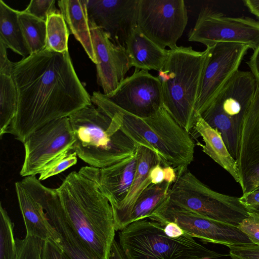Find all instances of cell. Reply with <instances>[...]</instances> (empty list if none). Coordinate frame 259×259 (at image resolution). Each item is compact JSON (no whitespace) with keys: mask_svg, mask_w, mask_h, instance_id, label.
Returning <instances> with one entry per match:
<instances>
[{"mask_svg":"<svg viewBox=\"0 0 259 259\" xmlns=\"http://www.w3.org/2000/svg\"><path fill=\"white\" fill-rule=\"evenodd\" d=\"M194 129L202 137L204 145L202 151L225 169L239 183L236 161L229 153L222 135L210 126L199 115L197 114Z\"/></svg>","mask_w":259,"mask_h":259,"instance_id":"cell-24","label":"cell"},{"mask_svg":"<svg viewBox=\"0 0 259 259\" xmlns=\"http://www.w3.org/2000/svg\"><path fill=\"white\" fill-rule=\"evenodd\" d=\"M92 103L115 120L136 145L155 152L161 164L177 172L187 169L193 161L194 143L189 133L180 125L164 106L153 114L139 117L118 108L94 92Z\"/></svg>","mask_w":259,"mask_h":259,"instance_id":"cell-3","label":"cell"},{"mask_svg":"<svg viewBox=\"0 0 259 259\" xmlns=\"http://www.w3.org/2000/svg\"><path fill=\"white\" fill-rule=\"evenodd\" d=\"M257 189H259V187H258ZM255 190H256V189H255Z\"/></svg>","mask_w":259,"mask_h":259,"instance_id":"cell-47","label":"cell"},{"mask_svg":"<svg viewBox=\"0 0 259 259\" xmlns=\"http://www.w3.org/2000/svg\"><path fill=\"white\" fill-rule=\"evenodd\" d=\"M75 143L69 117L53 120L32 133L24 142L22 177L35 176L53 160L73 151Z\"/></svg>","mask_w":259,"mask_h":259,"instance_id":"cell-11","label":"cell"},{"mask_svg":"<svg viewBox=\"0 0 259 259\" xmlns=\"http://www.w3.org/2000/svg\"><path fill=\"white\" fill-rule=\"evenodd\" d=\"M171 185L164 182L159 184H151L147 187L133 206L127 226L134 222L151 218L167 200Z\"/></svg>","mask_w":259,"mask_h":259,"instance_id":"cell-26","label":"cell"},{"mask_svg":"<svg viewBox=\"0 0 259 259\" xmlns=\"http://www.w3.org/2000/svg\"><path fill=\"white\" fill-rule=\"evenodd\" d=\"M207 59L203 71L195 106L200 115L228 80L239 70L249 47L244 44L219 42L206 47Z\"/></svg>","mask_w":259,"mask_h":259,"instance_id":"cell-13","label":"cell"},{"mask_svg":"<svg viewBox=\"0 0 259 259\" xmlns=\"http://www.w3.org/2000/svg\"><path fill=\"white\" fill-rule=\"evenodd\" d=\"M137 166L136 153L106 167L99 168L85 166L81 167L78 171L97 184L113 209L127 195L135 178Z\"/></svg>","mask_w":259,"mask_h":259,"instance_id":"cell-19","label":"cell"},{"mask_svg":"<svg viewBox=\"0 0 259 259\" xmlns=\"http://www.w3.org/2000/svg\"><path fill=\"white\" fill-rule=\"evenodd\" d=\"M77 156L75 152L64 154L51 162L39 174L38 180H45L76 164Z\"/></svg>","mask_w":259,"mask_h":259,"instance_id":"cell-32","label":"cell"},{"mask_svg":"<svg viewBox=\"0 0 259 259\" xmlns=\"http://www.w3.org/2000/svg\"><path fill=\"white\" fill-rule=\"evenodd\" d=\"M124 47L131 67L147 71H159L169 53L145 36L137 25L129 33Z\"/></svg>","mask_w":259,"mask_h":259,"instance_id":"cell-22","label":"cell"},{"mask_svg":"<svg viewBox=\"0 0 259 259\" xmlns=\"http://www.w3.org/2000/svg\"><path fill=\"white\" fill-rule=\"evenodd\" d=\"M164 169L165 171L164 182L172 184L176 181L177 177L176 169L171 166H164Z\"/></svg>","mask_w":259,"mask_h":259,"instance_id":"cell-43","label":"cell"},{"mask_svg":"<svg viewBox=\"0 0 259 259\" xmlns=\"http://www.w3.org/2000/svg\"><path fill=\"white\" fill-rule=\"evenodd\" d=\"M18 93L13 76L0 74V137L8 133L18 108Z\"/></svg>","mask_w":259,"mask_h":259,"instance_id":"cell-27","label":"cell"},{"mask_svg":"<svg viewBox=\"0 0 259 259\" xmlns=\"http://www.w3.org/2000/svg\"><path fill=\"white\" fill-rule=\"evenodd\" d=\"M18 19L30 54L44 50L47 44L46 22L24 11H19Z\"/></svg>","mask_w":259,"mask_h":259,"instance_id":"cell-28","label":"cell"},{"mask_svg":"<svg viewBox=\"0 0 259 259\" xmlns=\"http://www.w3.org/2000/svg\"><path fill=\"white\" fill-rule=\"evenodd\" d=\"M177 172L168 201L208 219L235 227L249 215L239 197L216 192L200 181L188 168Z\"/></svg>","mask_w":259,"mask_h":259,"instance_id":"cell-7","label":"cell"},{"mask_svg":"<svg viewBox=\"0 0 259 259\" xmlns=\"http://www.w3.org/2000/svg\"><path fill=\"white\" fill-rule=\"evenodd\" d=\"M44 240L26 235L22 239L16 238V259H42Z\"/></svg>","mask_w":259,"mask_h":259,"instance_id":"cell-31","label":"cell"},{"mask_svg":"<svg viewBox=\"0 0 259 259\" xmlns=\"http://www.w3.org/2000/svg\"><path fill=\"white\" fill-rule=\"evenodd\" d=\"M228 247L232 259H259V246L252 243L230 245Z\"/></svg>","mask_w":259,"mask_h":259,"instance_id":"cell-35","label":"cell"},{"mask_svg":"<svg viewBox=\"0 0 259 259\" xmlns=\"http://www.w3.org/2000/svg\"><path fill=\"white\" fill-rule=\"evenodd\" d=\"M150 219L177 224L189 235L227 246L252 243L237 227L215 221L172 204L168 199Z\"/></svg>","mask_w":259,"mask_h":259,"instance_id":"cell-12","label":"cell"},{"mask_svg":"<svg viewBox=\"0 0 259 259\" xmlns=\"http://www.w3.org/2000/svg\"><path fill=\"white\" fill-rule=\"evenodd\" d=\"M40 183L35 176L25 177L15 183V189L26 235L45 241L53 239L55 230L49 220L41 200Z\"/></svg>","mask_w":259,"mask_h":259,"instance_id":"cell-18","label":"cell"},{"mask_svg":"<svg viewBox=\"0 0 259 259\" xmlns=\"http://www.w3.org/2000/svg\"><path fill=\"white\" fill-rule=\"evenodd\" d=\"M137 166L134 180L126 198L113 209L115 230L120 231L126 227L127 221L137 200L150 185L149 172L155 165L161 163L157 154L142 146L137 147Z\"/></svg>","mask_w":259,"mask_h":259,"instance_id":"cell-21","label":"cell"},{"mask_svg":"<svg viewBox=\"0 0 259 259\" xmlns=\"http://www.w3.org/2000/svg\"><path fill=\"white\" fill-rule=\"evenodd\" d=\"M19 11L0 0V41L23 58L30 54L18 19Z\"/></svg>","mask_w":259,"mask_h":259,"instance_id":"cell-25","label":"cell"},{"mask_svg":"<svg viewBox=\"0 0 259 259\" xmlns=\"http://www.w3.org/2000/svg\"><path fill=\"white\" fill-rule=\"evenodd\" d=\"M243 2L251 13L259 18V0H245Z\"/></svg>","mask_w":259,"mask_h":259,"instance_id":"cell-44","label":"cell"},{"mask_svg":"<svg viewBox=\"0 0 259 259\" xmlns=\"http://www.w3.org/2000/svg\"><path fill=\"white\" fill-rule=\"evenodd\" d=\"M188 21L183 0H139L137 25L148 38L163 49L178 47Z\"/></svg>","mask_w":259,"mask_h":259,"instance_id":"cell-10","label":"cell"},{"mask_svg":"<svg viewBox=\"0 0 259 259\" xmlns=\"http://www.w3.org/2000/svg\"><path fill=\"white\" fill-rule=\"evenodd\" d=\"M149 178L152 184L162 183L165 180L164 166L161 163L153 166L150 170Z\"/></svg>","mask_w":259,"mask_h":259,"instance_id":"cell-40","label":"cell"},{"mask_svg":"<svg viewBox=\"0 0 259 259\" xmlns=\"http://www.w3.org/2000/svg\"><path fill=\"white\" fill-rule=\"evenodd\" d=\"M65 218L95 259H109L114 240L112 207L97 184L72 171L57 188Z\"/></svg>","mask_w":259,"mask_h":259,"instance_id":"cell-2","label":"cell"},{"mask_svg":"<svg viewBox=\"0 0 259 259\" xmlns=\"http://www.w3.org/2000/svg\"><path fill=\"white\" fill-rule=\"evenodd\" d=\"M248 211L255 213V214L259 216V205H257L254 207H253L248 210Z\"/></svg>","mask_w":259,"mask_h":259,"instance_id":"cell-45","label":"cell"},{"mask_svg":"<svg viewBox=\"0 0 259 259\" xmlns=\"http://www.w3.org/2000/svg\"><path fill=\"white\" fill-rule=\"evenodd\" d=\"M41 200L55 230L53 239L69 259H95L66 221L57 189L40 186Z\"/></svg>","mask_w":259,"mask_h":259,"instance_id":"cell-20","label":"cell"},{"mask_svg":"<svg viewBox=\"0 0 259 259\" xmlns=\"http://www.w3.org/2000/svg\"><path fill=\"white\" fill-rule=\"evenodd\" d=\"M139 2V0H88L89 20L106 32L115 44L124 47L129 33L137 25Z\"/></svg>","mask_w":259,"mask_h":259,"instance_id":"cell-17","label":"cell"},{"mask_svg":"<svg viewBox=\"0 0 259 259\" xmlns=\"http://www.w3.org/2000/svg\"><path fill=\"white\" fill-rule=\"evenodd\" d=\"M109 259H126L119 243L115 239L111 247Z\"/></svg>","mask_w":259,"mask_h":259,"instance_id":"cell-42","label":"cell"},{"mask_svg":"<svg viewBox=\"0 0 259 259\" xmlns=\"http://www.w3.org/2000/svg\"><path fill=\"white\" fill-rule=\"evenodd\" d=\"M203 259H211V258H203Z\"/></svg>","mask_w":259,"mask_h":259,"instance_id":"cell-46","label":"cell"},{"mask_svg":"<svg viewBox=\"0 0 259 259\" xmlns=\"http://www.w3.org/2000/svg\"><path fill=\"white\" fill-rule=\"evenodd\" d=\"M247 64L250 68V71L255 79L257 87L259 88V45L253 50Z\"/></svg>","mask_w":259,"mask_h":259,"instance_id":"cell-38","label":"cell"},{"mask_svg":"<svg viewBox=\"0 0 259 259\" xmlns=\"http://www.w3.org/2000/svg\"><path fill=\"white\" fill-rule=\"evenodd\" d=\"M7 49L4 44L0 41V74L13 76L15 63L9 59Z\"/></svg>","mask_w":259,"mask_h":259,"instance_id":"cell-37","label":"cell"},{"mask_svg":"<svg viewBox=\"0 0 259 259\" xmlns=\"http://www.w3.org/2000/svg\"><path fill=\"white\" fill-rule=\"evenodd\" d=\"M238 227L252 243L259 246L258 215L249 212L248 216L240 223Z\"/></svg>","mask_w":259,"mask_h":259,"instance_id":"cell-34","label":"cell"},{"mask_svg":"<svg viewBox=\"0 0 259 259\" xmlns=\"http://www.w3.org/2000/svg\"><path fill=\"white\" fill-rule=\"evenodd\" d=\"M87 3L88 0H60L58 1V5L70 33L80 43L90 59L96 64L97 60L90 27Z\"/></svg>","mask_w":259,"mask_h":259,"instance_id":"cell-23","label":"cell"},{"mask_svg":"<svg viewBox=\"0 0 259 259\" xmlns=\"http://www.w3.org/2000/svg\"><path fill=\"white\" fill-rule=\"evenodd\" d=\"M69 118L75 139L73 151L89 166L106 167L136 154L134 142L93 103Z\"/></svg>","mask_w":259,"mask_h":259,"instance_id":"cell-4","label":"cell"},{"mask_svg":"<svg viewBox=\"0 0 259 259\" xmlns=\"http://www.w3.org/2000/svg\"><path fill=\"white\" fill-rule=\"evenodd\" d=\"M164 225V230L165 234L170 237H179L186 233L184 231L175 223L168 222Z\"/></svg>","mask_w":259,"mask_h":259,"instance_id":"cell-41","label":"cell"},{"mask_svg":"<svg viewBox=\"0 0 259 259\" xmlns=\"http://www.w3.org/2000/svg\"><path fill=\"white\" fill-rule=\"evenodd\" d=\"M256 89V82L251 72L239 70L200 115L221 133L234 159L240 121L252 102Z\"/></svg>","mask_w":259,"mask_h":259,"instance_id":"cell-8","label":"cell"},{"mask_svg":"<svg viewBox=\"0 0 259 259\" xmlns=\"http://www.w3.org/2000/svg\"><path fill=\"white\" fill-rule=\"evenodd\" d=\"M240 202L248 209L259 205V189L239 197Z\"/></svg>","mask_w":259,"mask_h":259,"instance_id":"cell-39","label":"cell"},{"mask_svg":"<svg viewBox=\"0 0 259 259\" xmlns=\"http://www.w3.org/2000/svg\"><path fill=\"white\" fill-rule=\"evenodd\" d=\"M96 57L97 78L103 94L113 92L132 67L125 48L115 44L103 30L89 20Z\"/></svg>","mask_w":259,"mask_h":259,"instance_id":"cell-16","label":"cell"},{"mask_svg":"<svg viewBox=\"0 0 259 259\" xmlns=\"http://www.w3.org/2000/svg\"><path fill=\"white\" fill-rule=\"evenodd\" d=\"M46 27L47 44L45 49L58 53L68 51V29L60 10L48 16Z\"/></svg>","mask_w":259,"mask_h":259,"instance_id":"cell-29","label":"cell"},{"mask_svg":"<svg viewBox=\"0 0 259 259\" xmlns=\"http://www.w3.org/2000/svg\"><path fill=\"white\" fill-rule=\"evenodd\" d=\"M18 108L8 133L22 143L53 120L69 117L92 104L79 79L69 51L45 49L15 63Z\"/></svg>","mask_w":259,"mask_h":259,"instance_id":"cell-1","label":"cell"},{"mask_svg":"<svg viewBox=\"0 0 259 259\" xmlns=\"http://www.w3.org/2000/svg\"><path fill=\"white\" fill-rule=\"evenodd\" d=\"M14 224L7 210L0 205V259H16V238Z\"/></svg>","mask_w":259,"mask_h":259,"instance_id":"cell-30","label":"cell"},{"mask_svg":"<svg viewBox=\"0 0 259 259\" xmlns=\"http://www.w3.org/2000/svg\"><path fill=\"white\" fill-rule=\"evenodd\" d=\"M54 0H32L24 10L27 13L46 22L48 16L58 12Z\"/></svg>","mask_w":259,"mask_h":259,"instance_id":"cell-33","label":"cell"},{"mask_svg":"<svg viewBox=\"0 0 259 259\" xmlns=\"http://www.w3.org/2000/svg\"><path fill=\"white\" fill-rule=\"evenodd\" d=\"M101 96L118 108L137 116H149L163 106L161 83L149 71L135 69L112 93Z\"/></svg>","mask_w":259,"mask_h":259,"instance_id":"cell-14","label":"cell"},{"mask_svg":"<svg viewBox=\"0 0 259 259\" xmlns=\"http://www.w3.org/2000/svg\"><path fill=\"white\" fill-rule=\"evenodd\" d=\"M190 41L209 47L219 42L244 44L254 50L259 45V21L249 17H229L203 8L188 34Z\"/></svg>","mask_w":259,"mask_h":259,"instance_id":"cell-9","label":"cell"},{"mask_svg":"<svg viewBox=\"0 0 259 259\" xmlns=\"http://www.w3.org/2000/svg\"><path fill=\"white\" fill-rule=\"evenodd\" d=\"M164 227L159 222L145 219L120 230L118 243L126 259H213L226 255L208 249L187 233L170 237Z\"/></svg>","mask_w":259,"mask_h":259,"instance_id":"cell-6","label":"cell"},{"mask_svg":"<svg viewBox=\"0 0 259 259\" xmlns=\"http://www.w3.org/2000/svg\"><path fill=\"white\" fill-rule=\"evenodd\" d=\"M235 159L243 194L259 187V88L240 121Z\"/></svg>","mask_w":259,"mask_h":259,"instance_id":"cell-15","label":"cell"},{"mask_svg":"<svg viewBox=\"0 0 259 259\" xmlns=\"http://www.w3.org/2000/svg\"><path fill=\"white\" fill-rule=\"evenodd\" d=\"M42 259H69L60 247L52 239L44 241Z\"/></svg>","mask_w":259,"mask_h":259,"instance_id":"cell-36","label":"cell"},{"mask_svg":"<svg viewBox=\"0 0 259 259\" xmlns=\"http://www.w3.org/2000/svg\"><path fill=\"white\" fill-rule=\"evenodd\" d=\"M208 49L197 51L192 47L169 50L165 64L158 71L164 107L188 132L194 128L195 106Z\"/></svg>","mask_w":259,"mask_h":259,"instance_id":"cell-5","label":"cell"}]
</instances>
